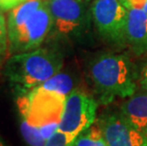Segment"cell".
<instances>
[{
	"instance_id": "cell-5",
	"label": "cell",
	"mask_w": 147,
	"mask_h": 146,
	"mask_svg": "<svg viewBox=\"0 0 147 146\" xmlns=\"http://www.w3.org/2000/svg\"><path fill=\"white\" fill-rule=\"evenodd\" d=\"M51 29L52 17L46 0L21 27L8 34L9 53H21L40 48Z\"/></svg>"
},
{
	"instance_id": "cell-9",
	"label": "cell",
	"mask_w": 147,
	"mask_h": 146,
	"mask_svg": "<svg viewBox=\"0 0 147 146\" xmlns=\"http://www.w3.org/2000/svg\"><path fill=\"white\" fill-rule=\"evenodd\" d=\"M125 44L138 54L147 53V13L143 11L127 8Z\"/></svg>"
},
{
	"instance_id": "cell-3",
	"label": "cell",
	"mask_w": 147,
	"mask_h": 146,
	"mask_svg": "<svg viewBox=\"0 0 147 146\" xmlns=\"http://www.w3.org/2000/svg\"><path fill=\"white\" fill-rule=\"evenodd\" d=\"M67 96L38 85L20 92L16 104L20 119L34 127L60 123Z\"/></svg>"
},
{
	"instance_id": "cell-19",
	"label": "cell",
	"mask_w": 147,
	"mask_h": 146,
	"mask_svg": "<svg viewBox=\"0 0 147 146\" xmlns=\"http://www.w3.org/2000/svg\"><path fill=\"white\" fill-rule=\"evenodd\" d=\"M0 146H10L7 142H6L5 139L2 138L1 135H0Z\"/></svg>"
},
{
	"instance_id": "cell-7",
	"label": "cell",
	"mask_w": 147,
	"mask_h": 146,
	"mask_svg": "<svg viewBox=\"0 0 147 146\" xmlns=\"http://www.w3.org/2000/svg\"><path fill=\"white\" fill-rule=\"evenodd\" d=\"M52 17L51 32L64 37H79L86 32V0H47Z\"/></svg>"
},
{
	"instance_id": "cell-12",
	"label": "cell",
	"mask_w": 147,
	"mask_h": 146,
	"mask_svg": "<svg viewBox=\"0 0 147 146\" xmlns=\"http://www.w3.org/2000/svg\"><path fill=\"white\" fill-rule=\"evenodd\" d=\"M41 86L65 96H67L76 88L75 87V80L72 75L67 72H62V71L42 83Z\"/></svg>"
},
{
	"instance_id": "cell-2",
	"label": "cell",
	"mask_w": 147,
	"mask_h": 146,
	"mask_svg": "<svg viewBox=\"0 0 147 146\" xmlns=\"http://www.w3.org/2000/svg\"><path fill=\"white\" fill-rule=\"evenodd\" d=\"M64 55L52 48L11 54L3 66V75L20 92L32 89L62 70Z\"/></svg>"
},
{
	"instance_id": "cell-8",
	"label": "cell",
	"mask_w": 147,
	"mask_h": 146,
	"mask_svg": "<svg viewBox=\"0 0 147 146\" xmlns=\"http://www.w3.org/2000/svg\"><path fill=\"white\" fill-rule=\"evenodd\" d=\"M108 146H147V138L120 111L105 113L97 120Z\"/></svg>"
},
{
	"instance_id": "cell-18",
	"label": "cell",
	"mask_w": 147,
	"mask_h": 146,
	"mask_svg": "<svg viewBox=\"0 0 147 146\" xmlns=\"http://www.w3.org/2000/svg\"><path fill=\"white\" fill-rule=\"evenodd\" d=\"M139 82H140V85L142 90L147 92V63L143 66L142 70H140Z\"/></svg>"
},
{
	"instance_id": "cell-10",
	"label": "cell",
	"mask_w": 147,
	"mask_h": 146,
	"mask_svg": "<svg viewBox=\"0 0 147 146\" xmlns=\"http://www.w3.org/2000/svg\"><path fill=\"white\" fill-rule=\"evenodd\" d=\"M120 112L147 138V92L136 91L121 104Z\"/></svg>"
},
{
	"instance_id": "cell-16",
	"label": "cell",
	"mask_w": 147,
	"mask_h": 146,
	"mask_svg": "<svg viewBox=\"0 0 147 146\" xmlns=\"http://www.w3.org/2000/svg\"><path fill=\"white\" fill-rule=\"evenodd\" d=\"M126 8H135L147 13V0H121Z\"/></svg>"
},
{
	"instance_id": "cell-13",
	"label": "cell",
	"mask_w": 147,
	"mask_h": 146,
	"mask_svg": "<svg viewBox=\"0 0 147 146\" xmlns=\"http://www.w3.org/2000/svg\"><path fill=\"white\" fill-rule=\"evenodd\" d=\"M20 132L29 146H45L48 141L44 138L40 128L30 125L23 119H20Z\"/></svg>"
},
{
	"instance_id": "cell-4",
	"label": "cell",
	"mask_w": 147,
	"mask_h": 146,
	"mask_svg": "<svg viewBox=\"0 0 147 146\" xmlns=\"http://www.w3.org/2000/svg\"><path fill=\"white\" fill-rule=\"evenodd\" d=\"M98 104L94 97L79 88L67 96L58 131L67 137L68 143L95 123Z\"/></svg>"
},
{
	"instance_id": "cell-6",
	"label": "cell",
	"mask_w": 147,
	"mask_h": 146,
	"mask_svg": "<svg viewBox=\"0 0 147 146\" xmlns=\"http://www.w3.org/2000/svg\"><path fill=\"white\" fill-rule=\"evenodd\" d=\"M90 16L102 38L114 44H125L127 8L121 0H92Z\"/></svg>"
},
{
	"instance_id": "cell-17",
	"label": "cell",
	"mask_w": 147,
	"mask_h": 146,
	"mask_svg": "<svg viewBox=\"0 0 147 146\" xmlns=\"http://www.w3.org/2000/svg\"><path fill=\"white\" fill-rule=\"evenodd\" d=\"M25 0H0V10L1 11H11V9L17 7Z\"/></svg>"
},
{
	"instance_id": "cell-14",
	"label": "cell",
	"mask_w": 147,
	"mask_h": 146,
	"mask_svg": "<svg viewBox=\"0 0 147 146\" xmlns=\"http://www.w3.org/2000/svg\"><path fill=\"white\" fill-rule=\"evenodd\" d=\"M9 53V38L7 29V19L0 13V66L8 59Z\"/></svg>"
},
{
	"instance_id": "cell-1",
	"label": "cell",
	"mask_w": 147,
	"mask_h": 146,
	"mask_svg": "<svg viewBox=\"0 0 147 146\" xmlns=\"http://www.w3.org/2000/svg\"><path fill=\"white\" fill-rule=\"evenodd\" d=\"M88 77L96 100L104 105L116 98H129L137 91L136 69L126 54L97 55L88 65Z\"/></svg>"
},
{
	"instance_id": "cell-15",
	"label": "cell",
	"mask_w": 147,
	"mask_h": 146,
	"mask_svg": "<svg viewBox=\"0 0 147 146\" xmlns=\"http://www.w3.org/2000/svg\"><path fill=\"white\" fill-rule=\"evenodd\" d=\"M67 139L64 134L57 131L51 139L47 141L45 146H67Z\"/></svg>"
},
{
	"instance_id": "cell-11",
	"label": "cell",
	"mask_w": 147,
	"mask_h": 146,
	"mask_svg": "<svg viewBox=\"0 0 147 146\" xmlns=\"http://www.w3.org/2000/svg\"><path fill=\"white\" fill-rule=\"evenodd\" d=\"M67 146H108L97 122L78 135Z\"/></svg>"
}]
</instances>
